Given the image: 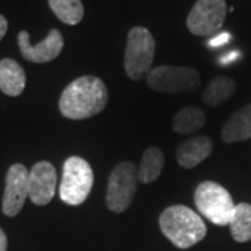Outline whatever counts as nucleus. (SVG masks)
<instances>
[{
	"label": "nucleus",
	"mask_w": 251,
	"mask_h": 251,
	"mask_svg": "<svg viewBox=\"0 0 251 251\" xmlns=\"http://www.w3.org/2000/svg\"><path fill=\"white\" fill-rule=\"evenodd\" d=\"M108 88L105 82L94 75H84L72 81L59 100L60 113L66 119L84 120L95 116L106 108Z\"/></svg>",
	"instance_id": "nucleus-1"
},
{
	"label": "nucleus",
	"mask_w": 251,
	"mask_h": 251,
	"mask_svg": "<svg viewBox=\"0 0 251 251\" xmlns=\"http://www.w3.org/2000/svg\"><path fill=\"white\" fill-rule=\"evenodd\" d=\"M159 227L177 249L186 250L206 236L202 218L186 205L168 206L159 216Z\"/></svg>",
	"instance_id": "nucleus-2"
},
{
	"label": "nucleus",
	"mask_w": 251,
	"mask_h": 251,
	"mask_svg": "<svg viewBox=\"0 0 251 251\" xmlns=\"http://www.w3.org/2000/svg\"><path fill=\"white\" fill-rule=\"evenodd\" d=\"M94 186V172L88 162L80 156H70L63 165L59 196L69 205H81Z\"/></svg>",
	"instance_id": "nucleus-3"
},
{
	"label": "nucleus",
	"mask_w": 251,
	"mask_h": 251,
	"mask_svg": "<svg viewBox=\"0 0 251 251\" xmlns=\"http://www.w3.org/2000/svg\"><path fill=\"white\" fill-rule=\"evenodd\" d=\"M194 202L200 215L216 226H229L234 211V202L229 191L215 181L198 184L194 193Z\"/></svg>",
	"instance_id": "nucleus-4"
},
{
	"label": "nucleus",
	"mask_w": 251,
	"mask_h": 251,
	"mask_svg": "<svg viewBox=\"0 0 251 251\" xmlns=\"http://www.w3.org/2000/svg\"><path fill=\"white\" fill-rule=\"evenodd\" d=\"M155 57V39L144 27H133L127 36L125 52V70L130 80L138 81L152 69Z\"/></svg>",
	"instance_id": "nucleus-5"
},
{
	"label": "nucleus",
	"mask_w": 251,
	"mask_h": 251,
	"mask_svg": "<svg viewBox=\"0 0 251 251\" xmlns=\"http://www.w3.org/2000/svg\"><path fill=\"white\" fill-rule=\"evenodd\" d=\"M138 186V168L131 162H120L108 180L106 205L115 214H122L131 205Z\"/></svg>",
	"instance_id": "nucleus-6"
},
{
	"label": "nucleus",
	"mask_w": 251,
	"mask_h": 251,
	"mask_svg": "<svg viewBox=\"0 0 251 251\" xmlns=\"http://www.w3.org/2000/svg\"><path fill=\"white\" fill-rule=\"evenodd\" d=\"M147 84L162 94H186L200 87L201 77L197 70L179 66H158L147 74Z\"/></svg>",
	"instance_id": "nucleus-7"
},
{
	"label": "nucleus",
	"mask_w": 251,
	"mask_h": 251,
	"mask_svg": "<svg viewBox=\"0 0 251 251\" xmlns=\"http://www.w3.org/2000/svg\"><path fill=\"white\" fill-rule=\"evenodd\" d=\"M226 18L225 0H197L188 13L187 28L193 35L208 36L218 34Z\"/></svg>",
	"instance_id": "nucleus-8"
},
{
	"label": "nucleus",
	"mask_w": 251,
	"mask_h": 251,
	"mask_svg": "<svg viewBox=\"0 0 251 251\" xmlns=\"http://www.w3.org/2000/svg\"><path fill=\"white\" fill-rule=\"evenodd\" d=\"M28 177L29 171L24 165L16 163L10 166L6 175V188L3 194V214L6 216H16L23 209L28 197Z\"/></svg>",
	"instance_id": "nucleus-9"
},
{
	"label": "nucleus",
	"mask_w": 251,
	"mask_h": 251,
	"mask_svg": "<svg viewBox=\"0 0 251 251\" xmlns=\"http://www.w3.org/2000/svg\"><path fill=\"white\" fill-rule=\"evenodd\" d=\"M57 175L54 166L41 161L32 166L28 177V197L35 205H48L54 197Z\"/></svg>",
	"instance_id": "nucleus-10"
},
{
	"label": "nucleus",
	"mask_w": 251,
	"mask_h": 251,
	"mask_svg": "<svg viewBox=\"0 0 251 251\" xmlns=\"http://www.w3.org/2000/svg\"><path fill=\"white\" fill-rule=\"evenodd\" d=\"M64 41L59 29H50L42 42L32 45L27 31L18 34V46L23 57L31 63H48L54 60L62 52Z\"/></svg>",
	"instance_id": "nucleus-11"
},
{
	"label": "nucleus",
	"mask_w": 251,
	"mask_h": 251,
	"mask_svg": "<svg viewBox=\"0 0 251 251\" xmlns=\"http://www.w3.org/2000/svg\"><path fill=\"white\" fill-rule=\"evenodd\" d=\"M212 153V141L206 135H197L180 144L176 150V159L181 168L193 169Z\"/></svg>",
	"instance_id": "nucleus-12"
},
{
	"label": "nucleus",
	"mask_w": 251,
	"mask_h": 251,
	"mask_svg": "<svg viewBox=\"0 0 251 251\" xmlns=\"http://www.w3.org/2000/svg\"><path fill=\"white\" fill-rule=\"evenodd\" d=\"M221 137L226 144L251 140V103L236 110L226 120L221 131Z\"/></svg>",
	"instance_id": "nucleus-13"
},
{
	"label": "nucleus",
	"mask_w": 251,
	"mask_h": 251,
	"mask_svg": "<svg viewBox=\"0 0 251 251\" xmlns=\"http://www.w3.org/2000/svg\"><path fill=\"white\" fill-rule=\"evenodd\" d=\"M25 72L13 59L0 60V90L9 97H18L25 88Z\"/></svg>",
	"instance_id": "nucleus-14"
},
{
	"label": "nucleus",
	"mask_w": 251,
	"mask_h": 251,
	"mask_svg": "<svg viewBox=\"0 0 251 251\" xmlns=\"http://www.w3.org/2000/svg\"><path fill=\"white\" fill-rule=\"evenodd\" d=\"M236 91V82L227 75H216L205 87L202 92V100L208 106H221L227 99L232 98Z\"/></svg>",
	"instance_id": "nucleus-15"
},
{
	"label": "nucleus",
	"mask_w": 251,
	"mask_h": 251,
	"mask_svg": "<svg viewBox=\"0 0 251 251\" xmlns=\"http://www.w3.org/2000/svg\"><path fill=\"white\" fill-rule=\"evenodd\" d=\"M165 166V155L161 148L150 147L145 150L141 163L138 166V181L150 184L159 179L162 169Z\"/></svg>",
	"instance_id": "nucleus-16"
},
{
	"label": "nucleus",
	"mask_w": 251,
	"mask_h": 251,
	"mask_svg": "<svg viewBox=\"0 0 251 251\" xmlns=\"http://www.w3.org/2000/svg\"><path fill=\"white\" fill-rule=\"evenodd\" d=\"M205 112L198 106L180 109L173 117V130L177 134H193L205 126Z\"/></svg>",
	"instance_id": "nucleus-17"
},
{
	"label": "nucleus",
	"mask_w": 251,
	"mask_h": 251,
	"mask_svg": "<svg viewBox=\"0 0 251 251\" xmlns=\"http://www.w3.org/2000/svg\"><path fill=\"white\" fill-rule=\"evenodd\" d=\"M234 242L246 243L251 240V205L240 202L234 206L233 215L229 222Z\"/></svg>",
	"instance_id": "nucleus-18"
},
{
	"label": "nucleus",
	"mask_w": 251,
	"mask_h": 251,
	"mask_svg": "<svg viewBox=\"0 0 251 251\" xmlns=\"http://www.w3.org/2000/svg\"><path fill=\"white\" fill-rule=\"evenodd\" d=\"M48 3L56 17L67 25H77L84 17L81 0H48Z\"/></svg>",
	"instance_id": "nucleus-19"
},
{
	"label": "nucleus",
	"mask_w": 251,
	"mask_h": 251,
	"mask_svg": "<svg viewBox=\"0 0 251 251\" xmlns=\"http://www.w3.org/2000/svg\"><path fill=\"white\" fill-rule=\"evenodd\" d=\"M230 39H232V36H230L229 32H219V34H216L215 36H212L209 39L208 45L211 48H219V46H224L227 42H230Z\"/></svg>",
	"instance_id": "nucleus-20"
},
{
	"label": "nucleus",
	"mask_w": 251,
	"mask_h": 251,
	"mask_svg": "<svg viewBox=\"0 0 251 251\" xmlns=\"http://www.w3.org/2000/svg\"><path fill=\"white\" fill-rule=\"evenodd\" d=\"M239 56H240V53H239V52H236V50H232V52H229V53H226L225 56H222L219 62L222 63V64H229V63L234 62V60H236V59H237Z\"/></svg>",
	"instance_id": "nucleus-21"
},
{
	"label": "nucleus",
	"mask_w": 251,
	"mask_h": 251,
	"mask_svg": "<svg viewBox=\"0 0 251 251\" xmlns=\"http://www.w3.org/2000/svg\"><path fill=\"white\" fill-rule=\"evenodd\" d=\"M7 28H9L7 20H6V18L0 14V41L3 39V36L6 35V32H7Z\"/></svg>",
	"instance_id": "nucleus-22"
},
{
	"label": "nucleus",
	"mask_w": 251,
	"mask_h": 251,
	"mask_svg": "<svg viewBox=\"0 0 251 251\" xmlns=\"http://www.w3.org/2000/svg\"><path fill=\"white\" fill-rule=\"evenodd\" d=\"M0 251H7V236L0 229Z\"/></svg>",
	"instance_id": "nucleus-23"
}]
</instances>
